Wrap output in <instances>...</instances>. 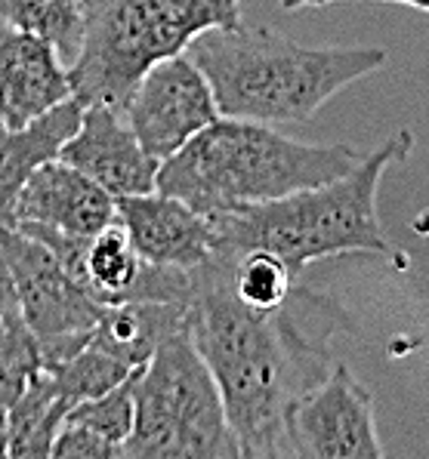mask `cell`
Here are the masks:
<instances>
[{"instance_id": "1", "label": "cell", "mask_w": 429, "mask_h": 459, "mask_svg": "<svg viewBox=\"0 0 429 459\" xmlns=\"http://www.w3.org/2000/svg\"><path fill=\"white\" fill-rule=\"evenodd\" d=\"M192 281L188 336L214 373L241 456H287V407L330 370L325 342L293 315V296L278 312L244 306L220 256L195 268Z\"/></svg>"}, {"instance_id": "2", "label": "cell", "mask_w": 429, "mask_h": 459, "mask_svg": "<svg viewBox=\"0 0 429 459\" xmlns=\"http://www.w3.org/2000/svg\"><path fill=\"white\" fill-rule=\"evenodd\" d=\"M220 115L259 124L312 121L349 83L380 72L383 47H303L276 28H214L188 44Z\"/></svg>"}, {"instance_id": "3", "label": "cell", "mask_w": 429, "mask_h": 459, "mask_svg": "<svg viewBox=\"0 0 429 459\" xmlns=\"http://www.w3.org/2000/svg\"><path fill=\"white\" fill-rule=\"evenodd\" d=\"M362 158L353 145H309L272 124L220 115L161 164L158 192L216 216L334 182Z\"/></svg>"}, {"instance_id": "4", "label": "cell", "mask_w": 429, "mask_h": 459, "mask_svg": "<svg viewBox=\"0 0 429 459\" xmlns=\"http://www.w3.org/2000/svg\"><path fill=\"white\" fill-rule=\"evenodd\" d=\"M411 148L414 136L402 130L377 152L364 154L340 179L210 216L216 229V253L232 256L263 247L293 268L349 253L390 256L392 247L380 225L377 195L383 173L392 164H402Z\"/></svg>"}, {"instance_id": "5", "label": "cell", "mask_w": 429, "mask_h": 459, "mask_svg": "<svg viewBox=\"0 0 429 459\" xmlns=\"http://www.w3.org/2000/svg\"><path fill=\"white\" fill-rule=\"evenodd\" d=\"M241 0H109L90 10L81 53L68 65L72 96L121 111L154 62L186 53L198 34L241 28Z\"/></svg>"}, {"instance_id": "6", "label": "cell", "mask_w": 429, "mask_h": 459, "mask_svg": "<svg viewBox=\"0 0 429 459\" xmlns=\"http://www.w3.org/2000/svg\"><path fill=\"white\" fill-rule=\"evenodd\" d=\"M133 432L127 459H238L220 388L192 336H171L133 379Z\"/></svg>"}, {"instance_id": "7", "label": "cell", "mask_w": 429, "mask_h": 459, "mask_svg": "<svg viewBox=\"0 0 429 459\" xmlns=\"http://www.w3.org/2000/svg\"><path fill=\"white\" fill-rule=\"evenodd\" d=\"M287 456L300 459H380L374 398L346 364H334L309 385L285 416Z\"/></svg>"}, {"instance_id": "8", "label": "cell", "mask_w": 429, "mask_h": 459, "mask_svg": "<svg viewBox=\"0 0 429 459\" xmlns=\"http://www.w3.org/2000/svg\"><path fill=\"white\" fill-rule=\"evenodd\" d=\"M121 115L136 133L139 145L164 164L220 117V105L207 74L188 59V53H179L154 62L139 77Z\"/></svg>"}, {"instance_id": "9", "label": "cell", "mask_w": 429, "mask_h": 459, "mask_svg": "<svg viewBox=\"0 0 429 459\" xmlns=\"http://www.w3.org/2000/svg\"><path fill=\"white\" fill-rule=\"evenodd\" d=\"M0 253L13 274L19 312L38 339L90 333L105 312L102 302L59 263V256L22 229H0Z\"/></svg>"}, {"instance_id": "10", "label": "cell", "mask_w": 429, "mask_h": 459, "mask_svg": "<svg viewBox=\"0 0 429 459\" xmlns=\"http://www.w3.org/2000/svg\"><path fill=\"white\" fill-rule=\"evenodd\" d=\"M59 160L87 173L111 197L145 195L158 188L161 164L139 145L136 133L111 105H87L74 136L62 145Z\"/></svg>"}, {"instance_id": "11", "label": "cell", "mask_w": 429, "mask_h": 459, "mask_svg": "<svg viewBox=\"0 0 429 459\" xmlns=\"http://www.w3.org/2000/svg\"><path fill=\"white\" fill-rule=\"evenodd\" d=\"M118 222L145 263L195 272L216 256L214 219L164 192L118 197Z\"/></svg>"}, {"instance_id": "12", "label": "cell", "mask_w": 429, "mask_h": 459, "mask_svg": "<svg viewBox=\"0 0 429 459\" xmlns=\"http://www.w3.org/2000/svg\"><path fill=\"white\" fill-rule=\"evenodd\" d=\"M72 99V77L50 40L0 19V124L19 130Z\"/></svg>"}, {"instance_id": "13", "label": "cell", "mask_w": 429, "mask_h": 459, "mask_svg": "<svg viewBox=\"0 0 429 459\" xmlns=\"http://www.w3.org/2000/svg\"><path fill=\"white\" fill-rule=\"evenodd\" d=\"M111 222H118L115 197L59 158L34 169L16 204V225H44L74 238H96Z\"/></svg>"}, {"instance_id": "14", "label": "cell", "mask_w": 429, "mask_h": 459, "mask_svg": "<svg viewBox=\"0 0 429 459\" xmlns=\"http://www.w3.org/2000/svg\"><path fill=\"white\" fill-rule=\"evenodd\" d=\"M81 115L83 105L72 96L19 130L0 124V229H16V204L25 182L40 164L59 158Z\"/></svg>"}, {"instance_id": "15", "label": "cell", "mask_w": 429, "mask_h": 459, "mask_svg": "<svg viewBox=\"0 0 429 459\" xmlns=\"http://www.w3.org/2000/svg\"><path fill=\"white\" fill-rule=\"evenodd\" d=\"M177 333H188V306L182 302H121L105 306L90 342L139 370Z\"/></svg>"}, {"instance_id": "16", "label": "cell", "mask_w": 429, "mask_h": 459, "mask_svg": "<svg viewBox=\"0 0 429 459\" xmlns=\"http://www.w3.org/2000/svg\"><path fill=\"white\" fill-rule=\"evenodd\" d=\"M68 404L53 383V373L40 367L6 413V432H10V459H40L50 456V447L66 422Z\"/></svg>"}, {"instance_id": "17", "label": "cell", "mask_w": 429, "mask_h": 459, "mask_svg": "<svg viewBox=\"0 0 429 459\" xmlns=\"http://www.w3.org/2000/svg\"><path fill=\"white\" fill-rule=\"evenodd\" d=\"M0 19L50 40L66 65L81 53L90 22L87 0H0Z\"/></svg>"}, {"instance_id": "18", "label": "cell", "mask_w": 429, "mask_h": 459, "mask_svg": "<svg viewBox=\"0 0 429 459\" xmlns=\"http://www.w3.org/2000/svg\"><path fill=\"white\" fill-rule=\"evenodd\" d=\"M216 256L229 268L232 290L253 312H278L291 302L297 268L272 250L253 247V250L232 253V256H223V253H216Z\"/></svg>"}, {"instance_id": "19", "label": "cell", "mask_w": 429, "mask_h": 459, "mask_svg": "<svg viewBox=\"0 0 429 459\" xmlns=\"http://www.w3.org/2000/svg\"><path fill=\"white\" fill-rule=\"evenodd\" d=\"M44 367L53 373L56 388H59V394L72 407L81 404V401L100 398V394L118 388L136 373L133 367L111 358L109 351H102L100 345H93V342H87L77 355L68 358V361L44 364Z\"/></svg>"}, {"instance_id": "20", "label": "cell", "mask_w": 429, "mask_h": 459, "mask_svg": "<svg viewBox=\"0 0 429 459\" xmlns=\"http://www.w3.org/2000/svg\"><path fill=\"white\" fill-rule=\"evenodd\" d=\"M40 367H44L40 339L28 327L19 306L10 308L0 317V420H6L10 407Z\"/></svg>"}, {"instance_id": "21", "label": "cell", "mask_w": 429, "mask_h": 459, "mask_svg": "<svg viewBox=\"0 0 429 459\" xmlns=\"http://www.w3.org/2000/svg\"><path fill=\"white\" fill-rule=\"evenodd\" d=\"M139 370H143V367H139ZM136 373L118 388L100 394V398H90V401L74 404L72 411H68L66 422L90 429V432H96L121 450L124 441L133 432V416H136V407H133V379H136Z\"/></svg>"}, {"instance_id": "22", "label": "cell", "mask_w": 429, "mask_h": 459, "mask_svg": "<svg viewBox=\"0 0 429 459\" xmlns=\"http://www.w3.org/2000/svg\"><path fill=\"white\" fill-rule=\"evenodd\" d=\"M50 456L53 459H115V456H121V450L96 432H90V429L74 426V422H62L59 435H56V441L50 447Z\"/></svg>"}, {"instance_id": "23", "label": "cell", "mask_w": 429, "mask_h": 459, "mask_svg": "<svg viewBox=\"0 0 429 459\" xmlns=\"http://www.w3.org/2000/svg\"><path fill=\"white\" fill-rule=\"evenodd\" d=\"M330 4H346V0H281L285 10H312V6H330ZM377 4H398V6L420 10L429 16V0H377Z\"/></svg>"}, {"instance_id": "24", "label": "cell", "mask_w": 429, "mask_h": 459, "mask_svg": "<svg viewBox=\"0 0 429 459\" xmlns=\"http://www.w3.org/2000/svg\"><path fill=\"white\" fill-rule=\"evenodd\" d=\"M16 306H19V299H16V287H13V274H10V268H6L4 253H0V317Z\"/></svg>"}]
</instances>
